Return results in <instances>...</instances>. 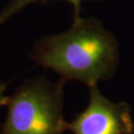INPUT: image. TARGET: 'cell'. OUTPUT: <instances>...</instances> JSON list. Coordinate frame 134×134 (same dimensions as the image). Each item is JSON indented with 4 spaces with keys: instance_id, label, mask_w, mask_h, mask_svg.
<instances>
[{
    "instance_id": "7a4b0ae2",
    "label": "cell",
    "mask_w": 134,
    "mask_h": 134,
    "mask_svg": "<svg viewBox=\"0 0 134 134\" xmlns=\"http://www.w3.org/2000/svg\"><path fill=\"white\" fill-rule=\"evenodd\" d=\"M65 83L44 77L25 80L9 96L0 134H65L68 131L64 116Z\"/></svg>"
},
{
    "instance_id": "277c9868",
    "label": "cell",
    "mask_w": 134,
    "mask_h": 134,
    "mask_svg": "<svg viewBox=\"0 0 134 134\" xmlns=\"http://www.w3.org/2000/svg\"><path fill=\"white\" fill-rule=\"evenodd\" d=\"M53 0H10L6 6L0 12V27L7 22L10 18L18 12H22L24 9L29 5L35 4V3H44ZM62 1L69 2L73 7V18L79 17L81 12V4L84 1H100V0H62Z\"/></svg>"
},
{
    "instance_id": "6da1fadb",
    "label": "cell",
    "mask_w": 134,
    "mask_h": 134,
    "mask_svg": "<svg viewBox=\"0 0 134 134\" xmlns=\"http://www.w3.org/2000/svg\"><path fill=\"white\" fill-rule=\"evenodd\" d=\"M31 58L61 79L76 80L89 88L113 77L119 65V45L99 19L79 16L73 18L66 31L40 37Z\"/></svg>"
},
{
    "instance_id": "3957f363",
    "label": "cell",
    "mask_w": 134,
    "mask_h": 134,
    "mask_svg": "<svg viewBox=\"0 0 134 134\" xmlns=\"http://www.w3.org/2000/svg\"><path fill=\"white\" fill-rule=\"evenodd\" d=\"M72 134H134L130 105L104 97L98 85L89 87V101L84 111L68 123Z\"/></svg>"
},
{
    "instance_id": "5b68a950",
    "label": "cell",
    "mask_w": 134,
    "mask_h": 134,
    "mask_svg": "<svg viewBox=\"0 0 134 134\" xmlns=\"http://www.w3.org/2000/svg\"><path fill=\"white\" fill-rule=\"evenodd\" d=\"M6 87H7L6 83L3 82L2 80L0 79V107L6 105L7 104L9 96L5 95V90H6Z\"/></svg>"
}]
</instances>
